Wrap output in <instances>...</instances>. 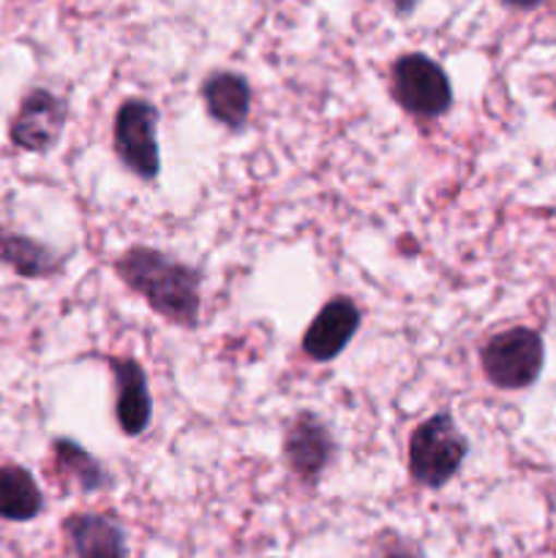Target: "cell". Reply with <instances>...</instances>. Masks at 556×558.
<instances>
[{"label":"cell","mask_w":556,"mask_h":558,"mask_svg":"<svg viewBox=\"0 0 556 558\" xmlns=\"http://www.w3.org/2000/svg\"><path fill=\"white\" fill-rule=\"evenodd\" d=\"M114 272L169 325L185 330L200 325L202 272L196 267L150 245H131L114 259Z\"/></svg>","instance_id":"cell-1"},{"label":"cell","mask_w":556,"mask_h":558,"mask_svg":"<svg viewBox=\"0 0 556 558\" xmlns=\"http://www.w3.org/2000/svg\"><path fill=\"white\" fill-rule=\"evenodd\" d=\"M469 456V441L450 412L423 420L409 436V477L423 488H445L461 472Z\"/></svg>","instance_id":"cell-2"},{"label":"cell","mask_w":556,"mask_h":558,"mask_svg":"<svg viewBox=\"0 0 556 558\" xmlns=\"http://www.w3.org/2000/svg\"><path fill=\"white\" fill-rule=\"evenodd\" d=\"M545 363V347L540 332L529 327H510L496 332L480 349V365L485 379L499 390H527L540 379Z\"/></svg>","instance_id":"cell-3"},{"label":"cell","mask_w":556,"mask_h":558,"mask_svg":"<svg viewBox=\"0 0 556 558\" xmlns=\"http://www.w3.org/2000/svg\"><path fill=\"white\" fill-rule=\"evenodd\" d=\"M390 93L403 112L420 120H436L452 107L450 76L423 52L401 54L392 63Z\"/></svg>","instance_id":"cell-4"},{"label":"cell","mask_w":556,"mask_h":558,"mask_svg":"<svg viewBox=\"0 0 556 558\" xmlns=\"http://www.w3.org/2000/svg\"><path fill=\"white\" fill-rule=\"evenodd\" d=\"M158 107L147 98H125L114 112L112 145L114 156L134 178L153 183L161 172L158 150Z\"/></svg>","instance_id":"cell-5"},{"label":"cell","mask_w":556,"mask_h":558,"mask_svg":"<svg viewBox=\"0 0 556 558\" xmlns=\"http://www.w3.org/2000/svg\"><path fill=\"white\" fill-rule=\"evenodd\" d=\"M283 463L303 485L314 488L336 456V439L325 420L314 412H298L283 434Z\"/></svg>","instance_id":"cell-6"},{"label":"cell","mask_w":556,"mask_h":558,"mask_svg":"<svg viewBox=\"0 0 556 558\" xmlns=\"http://www.w3.org/2000/svg\"><path fill=\"white\" fill-rule=\"evenodd\" d=\"M109 374L114 385V420L120 434L136 439L153 423V396L147 374L129 354H109Z\"/></svg>","instance_id":"cell-7"},{"label":"cell","mask_w":556,"mask_h":558,"mask_svg":"<svg viewBox=\"0 0 556 558\" xmlns=\"http://www.w3.org/2000/svg\"><path fill=\"white\" fill-rule=\"evenodd\" d=\"M69 107L60 96L36 87L20 104V112L11 120V142L27 153H47L58 145L63 134Z\"/></svg>","instance_id":"cell-8"},{"label":"cell","mask_w":556,"mask_h":558,"mask_svg":"<svg viewBox=\"0 0 556 558\" xmlns=\"http://www.w3.org/2000/svg\"><path fill=\"white\" fill-rule=\"evenodd\" d=\"M360 322H363V314H360L358 303L347 294H336L322 305L319 314L305 327L303 341H300L303 354L314 363H330L358 336Z\"/></svg>","instance_id":"cell-9"},{"label":"cell","mask_w":556,"mask_h":558,"mask_svg":"<svg viewBox=\"0 0 556 558\" xmlns=\"http://www.w3.org/2000/svg\"><path fill=\"white\" fill-rule=\"evenodd\" d=\"M63 534L76 558H129L125 529L101 512H71Z\"/></svg>","instance_id":"cell-10"},{"label":"cell","mask_w":556,"mask_h":558,"mask_svg":"<svg viewBox=\"0 0 556 558\" xmlns=\"http://www.w3.org/2000/svg\"><path fill=\"white\" fill-rule=\"evenodd\" d=\"M202 101L216 123L238 131L249 123L254 93L249 80L238 71H213L202 82Z\"/></svg>","instance_id":"cell-11"},{"label":"cell","mask_w":556,"mask_h":558,"mask_svg":"<svg viewBox=\"0 0 556 558\" xmlns=\"http://www.w3.org/2000/svg\"><path fill=\"white\" fill-rule=\"evenodd\" d=\"M0 262L22 278H52L63 267V256L25 234L0 232Z\"/></svg>","instance_id":"cell-12"},{"label":"cell","mask_w":556,"mask_h":558,"mask_svg":"<svg viewBox=\"0 0 556 558\" xmlns=\"http://www.w3.org/2000/svg\"><path fill=\"white\" fill-rule=\"evenodd\" d=\"M52 458L55 469H58L60 480L74 483L82 494H98V490L109 488V472L101 461L90 456L82 445L74 439H55L52 441Z\"/></svg>","instance_id":"cell-13"},{"label":"cell","mask_w":556,"mask_h":558,"mask_svg":"<svg viewBox=\"0 0 556 558\" xmlns=\"http://www.w3.org/2000/svg\"><path fill=\"white\" fill-rule=\"evenodd\" d=\"M44 510V496L33 474L22 466H0V518L25 523Z\"/></svg>","instance_id":"cell-14"},{"label":"cell","mask_w":556,"mask_h":558,"mask_svg":"<svg viewBox=\"0 0 556 558\" xmlns=\"http://www.w3.org/2000/svg\"><path fill=\"white\" fill-rule=\"evenodd\" d=\"M379 558H423V554L418 550V545L398 537L396 532H385L379 543Z\"/></svg>","instance_id":"cell-15"},{"label":"cell","mask_w":556,"mask_h":558,"mask_svg":"<svg viewBox=\"0 0 556 558\" xmlns=\"http://www.w3.org/2000/svg\"><path fill=\"white\" fill-rule=\"evenodd\" d=\"M505 3L512 5V9H534L540 0H505Z\"/></svg>","instance_id":"cell-16"}]
</instances>
